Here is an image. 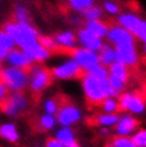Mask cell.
<instances>
[{
    "label": "cell",
    "mask_w": 146,
    "mask_h": 147,
    "mask_svg": "<svg viewBox=\"0 0 146 147\" xmlns=\"http://www.w3.org/2000/svg\"><path fill=\"white\" fill-rule=\"evenodd\" d=\"M106 38L115 49V62L122 63L127 67H135L139 62L137 49V38L133 34L118 25H111Z\"/></svg>",
    "instance_id": "cell-1"
},
{
    "label": "cell",
    "mask_w": 146,
    "mask_h": 147,
    "mask_svg": "<svg viewBox=\"0 0 146 147\" xmlns=\"http://www.w3.org/2000/svg\"><path fill=\"white\" fill-rule=\"evenodd\" d=\"M81 82H82L84 97L87 101L93 107H97L107 97L117 98L120 95V93L116 92L110 85L108 79L98 80L88 74H84V76L81 78Z\"/></svg>",
    "instance_id": "cell-2"
},
{
    "label": "cell",
    "mask_w": 146,
    "mask_h": 147,
    "mask_svg": "<svg viewBox=\"0 0 146 147\" xmlns=\"http://www.w3.org/2000/svg\"><path fill=\"white\" fill-rule=\"evenodd\" d=\"M4 31L12 37L14 43L22 48V50L39 42L37 32L28 24L10 22L4 25Z\"/></svg>",
    "instance_id": "cell-3"
},
{
    "label": "cell",
    "mask_w": 146,
    "mask_h": 147,
    "mask_svg": "<svg viewBox=\"0 0 146 147\" xmlns=\"http://www.w3.org/2000/svg\"><path fill=\"white\" fill-rule=\"evenodd\" d=\"M29 71L17 67H9L0 70V80L14 92H22L28 83Z\"/></svg>",
    "instance_id": "cell-4"
},
{
    "label": "cell",
    "mask_w": 146,
    "mask_h": 147,
    "mask_svg": "<svg viewBox=\"0 0 146 147\" xmlns=\"http://www.w3.org/2000/svg\"><path fill=\"white\" fill-rule=\"evenodd\" d=\"M81 119V111L68 100L67 97L61 96L60 107L57 112V121L63 127H70Z\"/></svg>",
    "instance_id": "cell-5"
},
{
    "label": "cell",
    "mask_w": 146,
    "mask_h": 147,
    "mask_svg": "<svg viewBox=\"0 0 146 147\" xmlns=\"http://www.w3.org/2000/svg\"><path fill=\"white\" fill-rule=\"evenodd\" d=\"M108 81L110 85L120 94L123 93L130 79V68L122 63L114 62L108 67Z\"/></svg>",
    "instance_id": "cell-6"
},
{
    "label": "cell",
    "mask_w": 146,
    "mask_h": 147,
    "mask_svg": "<svg viewBox=\"0 0 146 147\" xmlns=\"http://www.w3.org/2000/svg\"><path fill=\"white\" fill-rule=\"evenodd\" d=\"M121 112L131 114H142L146 110V101L142 96L135 92H123L118 97Z\"/></svg>",
    "instance_id": "cell-7"
},
{
    "label": "cell",
    "mask_w": 146,
    "mask_h": 147,
    "mask_svg": "<svg viewBox=\"0 0 146 147\" xmlns=\"http://www.w3.org/2000/svg\"><path fill=\"white\" fill-rule=\"evenodd\" d=\"M29 73L30 88L33 95H39L43 90L51 84L53 79L51 69L45 66H32Z\"/></svg>",
    "instance_id": "cell-8"
},
{
    "label": "cell",
    "mask_w": 146,
    "mask_h": 147,
    "mask_svg": "<svg viewBox=\"0 0 146 147\" xmlns=\"http://www.w3.org/2000/svg\"><path fill=\"white\" fill-rule=\"evenodd\" d=\"M65 55H68L79 65L83 70H89L90 68L94 67L95 65L99 64V57L98 52L87 49V48H70L67 49L65 52Z\"/></svg>",
    "instance_id": "cell-9"
},
{
    "label": "cell",
    "mask_w": 146,
    "mask_h": 147,
    "mask_svg": "<svg viewBox=\"0 0 146 147\" xmlns=\"http://www.w3.org/2000/svg\"><path fill=\"white\" fill-rule=\"evenodd\" d=\"M28 106V100L22 92L9 94L7 98L0 103V110L10 116H16L24 112Z\"/></svg>",
    "instance_id": "cell-10"
},
{
    "label": "cell",
    "mask_w": 146,
    "mask_h": 147,
    "mask_svg": "<svg viewBox=\"0 0 146 147\" xmlns=\"http://www.w3.org/2000/svg\"><path fill=\"white\" fill-rule=\"evenodd\" d=\"M52 76L58 79H80L84 76L85 70H83L74 60H68L63 64H60L51 69Z\"/></svg>",
    "instance_id": "cell-11"
},
{
    "label": "cell",
    "mask_w": 146,
    "mask_h": 147,
    "mask_svg": "<svg viewBox=\"0 0 146 147\" xmlns=\"http://www.w3.org/2000/svg\"><path fill=\"white\" fill-rule=\"evenodd\" d=\"M140 128V121L131 114H124L120 116V119L114 126L116 136H131Z\"/></svg>",
    "instance_id": "cell-12"
},
{
    "label": "cell",
    "mask_w": 146,
    "mask_h": 147,
    "mask_svg": "<svg viewBox=\"0 0 146 147\" xmlns=\"http://www.w3.org/2000/svg\"><path fill=\"white\" fill-rule=\"evenodd\" d=\"M77 40L81 44L83 48L93 50V51L98 52L101 49L102 45H103V40L100 37L96 36L95 34H93L91 31H89L85 27L81 28L78 31V35H77Z\"/></svg>",
    "instance_id": "cell-13"
},
{
    "label": "cell",
    "mask_w": 146,
    "mask_h": 147,
    "mask_svg": "<svg viewBox=\"0 0 146 147\" xmlns=\"http://www.w3.org/2000/svg\"><path fill=\"white\" fill-rule=\"evenodd\" d=\"M7 58L9 63L14 67L22 68V69L27 70V71H30L32 68V60L30 59L22 50L12 49L9 51Z\"/></svg>",
    "instance_id": "cell-14"
},
{
    "label": "cell",
    "mask_w": 146,
    "mask_h": 147,
    "mask_svg": "<svg viewBox=\"0 0 146 147\" xmlns=\"http://www.w3.org/2000/svg\"><path fill=\"white\" fill-rule=\"evenodd\" d=\"M141 20H142L141 17L137 16L135 14H132V13H123V14L118 15V17H117L118 26L123 27L131 34H133L135 29L140 25Z\"/></svg>",
    "instance_id": "cell-15"
},
{
    "label": "cell",
    "mask_w": 146,
    "mask_h": 147,
    "mask_svg": "<svg viewBox=\"0 0 146 147\" xmlns=\"http://www.w3.org/2000/svg\"><path fill=\"white\" fill-rule=\"evenodd\" d=\"M120 114H109V113H97L91 118L92 124L97 127H113L120 119Z\"/></svg>",
    "instance_id": "cell-16"
},
{
    "label": "cell",
    "mask_w": 146,
    "mask_h": 147,
    "mask_svg": "<svg viewBox=\"0 0 146 147\" xmlns=\"http://www.w3.org/2000/svg\"><path fill=\"white\" fill-rule=\"evenodd\" d=\"M22 51L25 52L32 61H44L47 58H49L51 55V52L43 47L39 42L24 49Z\"/></svg>",
    "instance_id": "cell-17"
},
{
    "label": "cell",
    "mask_w": 146,
    "mask_h": 147,
    "mask_svg": "<svg viewBox=\"0 0 146 147\" xmlns=\"http://www.w3.org/2000/svg\"><path fill=\"white\" fill-rule=\"evenodd\" d=\"M110 26L107 22H105L103 19L101 20H91V22H85V28L91 31L93 34H95L96 36L100 37V38H105L107 36L108 30H109Z\"/></svg>",
    "instance_id": "cell-18"
},
{
    "label": "cell",
    "mask_w": 146,
    "mask_h": 147,
    "mask_svg": "<svg viewBox=\"0 0 146 147\" xmlns=\"http://www.w3.org/2000/svg\"><path fill=\"white\" fill-rule=\"evenodd\" d=\"M98 57L99 63L107 67H109L112 63L116 61L115 49H114V47L110 43H103L101 49L98 51Z\"/></svg>",
    "instance_id": "cell-19"
},
{
    "label": "cell",
    "mask_w": 146,
    "mask_h": 147,
    "mask_svg": "<svg viewBox=\"0 0 146 147\" xmlns=\"http://www.w3.org/2000/svg\"><path fill=\"white\" fill-rule=\"evenodd\" d=\"M55 40L59 47L64 48V49H70V48L76 47L77 36L76 34L70 31H65V32L57 34Z\"/></svg>",
    "instance_id": "cell-20"
},
{
    "label": "cell",
    "mask_w": 146,
    "mask_h": 147,
    "mask_svg": "<svg viewBox=\"0 0 146 147\" xmlns=\"http://www.w3.org/2000/svg\"><path fill=\"white\" fill-rule=\"evenodd\" d=\"M97 108L101 111L102 113L118 114L121 112L118 100H117V98H113V97H107V98H105L97 106Z\"/></svg>",
    "instance_id": "cell-21"
},
{
    "label": "cell",
    "mask_w": 146,
    "mask_h": 147,
    "mask_svg": "<svg viewBox=\"0 0 146 147\" xmlns=\"http://www.w3.org/2000/svg\"><path fill=\"white\" fill-rule=\"evenodd\" d=\"M55 139L59 140L60 142H62L63 144H65L66 146L73 147L75 145H77L76 136L75 133L70 127H63L57 132V136Z\"/></svg>",
    "instance_id": "cell-22"
},
{
    "label": "cell",
    "mask_w": 146,
    "mask_h": 147,
    "mask_svg": "<svg viewBox=\"0 0 146 147\" xmlns=\"http://www.w3.org/2000/svg\"><path fill=\"white\" fill-rule=\"evenodd\" d=\"M83 17L87 19V22H91V20H101L103 18V9L99 5H93V7L87 9L85 11L82 12Z\"/></svg>",
    "instance_id": "cell-23"
},
{
    "label": "cell",
    "mask_w": 146,
    "mask_h": 147,
    "mask_svg": "<svg viewBox=\"0 0 146 147\" xmlns=\"http://www.w3.org/2000/svg\"><path fill=\"white\" fill-rule=\"evenodd\" d=\"M0 136L10 142H16L18 140V133L13 124H4L0 127Z\"/></svg>",
    "instance_id": "cell-24"
},
{
    "label": "cell",
    "mask_w": 146,
    "mask_h": 147,
    "mask_svg": "<svg viewBox=\"0 0 146 147\" xmlns=\"http://www.w3.org/2000/svg\"><path fill=\"white\" fill-rule=\"evenodd\" d=\"M55 118L53 117V115L50 114H45L43 116H41L39 118V121L35 124V129H37L39 131H46V130H50L55 127Z\"/></svg>",
    "instance_id": "cell-25"
},
{
    "label": "cell",
    "mask_w": 146,
    "mask_h": 147,
    "mask_svg": "<svg viewBox=\"0 0 146 147\" xmlns=\"http://www.w3.org/2000/svg\"><path fill=\"white\" fill-rule=\"evenodd\" d=\"M85 74H88L92 77L96 78L98 80H105V79H108V76H109V71H108V67L102 65V64H97L94 67L90 68L89 70L85 71Z\"/></svg>",
    "instance_id": "cell-26"
},
{
    "label": "cell",
    "mask_w": 146,
    "mask_h": 147,
    "mask_svg": "<svg viewBox=\"0 0 146 147\" xmlns=\"http://www.w3.org/2000/svg\"><path fill=\"white\" fill-rule=\"evenodd\" d=\"M67 1L72 9L80 13L95 4L94 0H67Z\"/></svg>",
    "instance_id": "cell-27"
},
{
    "label": "cell",
    "mask_w": 146,
    "mask_h": 147,
    "mask_svg": "<svg viewBox=\"0 0 146 147\" xmlns=\"http://www.w3.org/2000/svg\"><path fill=\"white\" fill-rule=\"evenodd\" d=\"M114 147H137L135 143L132 142L130 136H114L109 141Z\"/></svg>",
    "instance_id": "cell-28"
},
{
    "label": "cell",
    "mask_w": 146,
    "mask_h": 147,
    "mask_svg": "<svg viewBox=\"0 0 146 147\" xmlns=\"http://www.w3.org/2000/svg\"><path fill=\"white\" fill-rule=\"evenodd\" d=\"M39 43H40L44 48L51 52V53H58L59 51V46L57 45L55 40L49 36H39L37 38Z\"/></svg>",
    "instance_id": "cell-29"
},
{
    "label": "cell",
    "mask_w": 146,
    "mask_h": 147,
    "mask_svg": "<svg viewBox=\"0 0 146 147\" xmlns=\"http://www.w3.org/2000/svg\"><path fill=\"white\" fill-rule=\"evenodd\" d=\"M130 138L137 147H146V128H139Z\"/></svg>",
    "instance_id": "cell-30"
},
{
    "label": "cell",
    "mask_w": 146,
    "mask_h": 147,
    "mask_svg": "<svg viewBox=\"0 0 146 147\" xmlns=\"http://www.w3.org/2000/svg\"><path fill=\"white\" fill-rule=\"evenodd\" d=\"M61 96L62 95H58L46 101V103H45V110H46L47 114H50V115L57 114L59 107H60V102H61Z\"/></svg>",
    "instance_id": "cell-31"
},
{
    "label": "cell",
    "mask_w": 146,
    "mask_h": 147,
    "mask_svg": "<svg viewBox=\"0 0 146 147\" xmlns=\"http://www.w3.org/2000/svg\"><path fill=\"white\" fill-rule=\"evenodd\" d=\"M13 46H14V40H12V37L5 31H0V48L10 51L12 50Z\"/></svg>",
    "instance_id": "cell-32"
},
{
    "label": "cell",
    "mask_w": 146,
    "mask_h": 147,
    "mask_svg": "<svg viewBox=\"0 0 146 147\" xmlns=\"http://www.w3.org/2000/svg\"><path fill=\"white\" fill-rule=\"evenodd\" d=\"M15 20L19 24H28V13L25 7H17L15 10Z\"/></svg>",
    "instance_id": "cell-33"
},
{
    "label": "cell",
    "mask_w": 146,
    "mask_h": 147,
    "mask_svg": "<svg viewBox=\"0 0 146 147\" xmlns=\"http://www.w3.org/2000/svg\"><path fill=\"white\" fill-rule=\"evenodd\" d=\"M102 9L111 15H116L120 13V7L116 3H114L113 1H105Z\"/></svg>",
    "instance_id": "cell-34"
},
{
    "label": "cell",
    "mask_w": 146,
    "mask_h": 147,
    "mask_svg": "<svg viewBox=\"0 0 146 147\" xmlns=\"http://www.w3.org/2000/svg\"><path fill=\"white\" fill-rule=\"evenodd\" d=\"M46 147H68V146H66L65 144H63L62 142H60L57 139L51 138V139H48L47 142H46Z\"/></svg>",
    "instance_id": "cell-35"
},
{
    "label": "cell",
    "mask_w": 146,
    "mask_h": 147,
    "mask_svg": "<svg viewBox=\"0 0 146 147\" xmlns=\"http://www.w3.org/2000/svg\"><path fill=\"white\" fill-rule=\"evenodd\" d=\"M9 96V92H7V88L5 86L2 81L0 80V103L2 102L5 98Z\"/></svg>",
    "instance_id": "cell-36"
},
{
    "label": "cell",
    "mask_w": 146,
    "mask_h": 147,
    "mask_svg": "<svg viewBox=\"0 0 146 147\" xmlns=\"http://www.w3.org/2000/svg\"><path fill=\"white\" fill-rule=\"evenodd\" d=\"M99 134L102 136H107L110 134V129L107 128V127H100L99 129Z\"/></svg>",
    "instance_id": "cell-37"
},
{
    "label": "cell",
    "mask_w": 146,
    "mask_h": 147,
    "mask_svg": "<svg viewBox=\"0 0 146 147\" xmlns=\"http://www.w3.org/2000/svg\"><path fill=\"white\" fill-rule=\"evenodd\" d=\"M7 53H9L7 50H4V49H2V48H0V61H2L4 58H7Z\"/></svg>",
    "instance_id": "cell-38"
},
{
    "label": "cell",
    "mask_w": 146,
    "mask_h": 147,
    "mask_svg": "<svg viewBox=\"0 0 146 147\" xmlns=\"http://www.w3.org/2000/svg\"><path fill=\"white\" fill-rule=\"evenodd\" d=\"M73 147H79V146H78V144H77V145H75V146H73Z\"/></svg>",
    "instance_id": "cell-39"
},
{
    "label": "cell",
    "mask_w": 146,
    "mask_h": 147,
    "mask_svg": "<svg viewBox=\"0 0 146 147\" xmlns=\"http://www.w3.org/2000/svg\"><path fill=\"white\" fill-rule=\"evenodd\" d=\"M0 70H1V69H0Z\"/></svg>",
    "instance_id": "cell-40"
}]
</instances>
